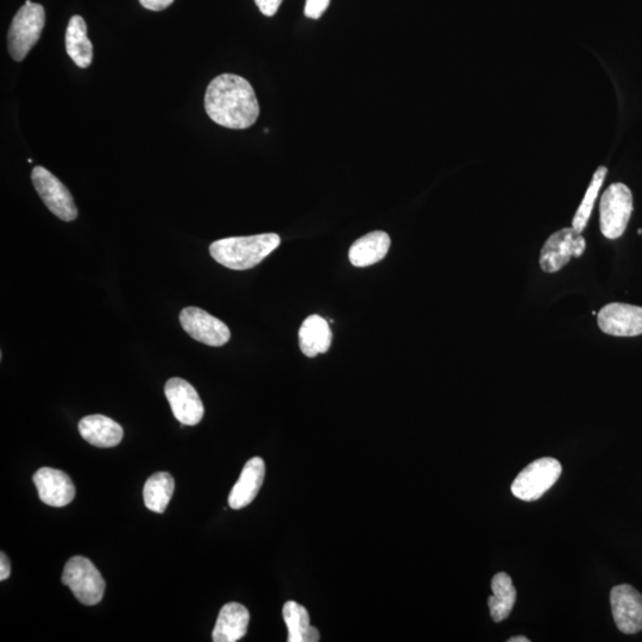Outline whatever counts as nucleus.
<instances>
[{
    "label": "nucleus",
    "instance_id": "1",
    "mask_svg": "<svg viewBox=\"0 0 642 642\" xmlns=\"http://www.w3.org/2000/svg\"><path fill=\"white\" fill-rule=\"evenodd\" d=\"M205 110L214 123L235 130L253 127L260 116L253 86L230 73L219 75L207 86Z\"/></svg>",
    "mask_w": 642,
    "mask_h": 642
},
{
    "label": "nucleus",
    "instance_id": "2",
    "mask_svg": "<svg viewBox=\"0 0 642 642\" xmlns=\"http://www.w3.org/2000/svg\"><path fill=\"white\" fill-rule=\"evenodd\" d=\"M276 234L230 237L213 242L210 254L219 264L232 270H247L260 264L279 247Z\"/></svg>",
    "mask_w": 642,
    "mask_h": 642
},
{
    "label": "nucleus",
    "instance_id": "3",
    "mask_svg": "<svg viewBox=\"0 0 642 642\" xmlns=\"http://www.w3.org/2000/svg\"><path fill=\"white\" fill-rule=\"evenodd\" d=\"M46 23V12L41 4L27 0L12 20L8 34V49L17 62L27 58L30 50L41 39Z\"/></svg>",
    "mask_w": 642,
    "mask_h": 642
},
{
    "label": "nucleus",
    "instance_id": "4",
    "mask_svg": "<svg viewBox=\"0 0 642 642\" xmlns=\"http://www.w3.org/2000/svg\"><path fill=\"white\" fill-rule=\"evenodd\" d=\"M562 464L556 458L537 459L520 472L512 484V493L518 499L533 502L550 490L562 475Z\"/></svg>",
    "mask_w": 642,
    "mask_h": 642
},
{
    "label": "nucleus",
    "instance_id": "5",
    "mask_svg": "<svg viewBox=\"0 0 642 642\" xmlns=\"http://www.w3.org/2000/svg\"><path fill=\"white\" fill-rule=\"evenodd\" d=\"M62 583L69 589L80 603L85 606H96L103 600L105 581L91 560L85 557H73L68 560Z\"/></svg>",
    "mask_w": 642,
    "mask_h": 642
},
{
    "label": "nucleus",
    "instance_id": "6",
    "mask_svg": "<svg viewBox=\"0 0 642 642\" xmlns=\"http://www.w3.org/2000/svg\"><path fill=\"white\" fill-rule=\"evenodd\" d=\"M633 212V195L623 184H613L603 193L600 204V226L604 237L620 238L627 229Z\"/></svg>",
    "mask_w": 642,
    "mask_h": 642
},
{
    "label": "nucleus",
    "instance_id": "7",
    "mask_svg": "<svg viewBox=\"0 0 642 642\" xmlns=\"http://www.w3.org/2000/svg\"><path fill=\"white\" fill-rule=\"evenodd\" d=\"M31 180L48 210L64 222H73L78 217L77 205L67 187L50 173L48 169L37 166L31 173Z\"/></svg>",
    "mask_w": 642,
    "mask_h": 642
},
{
    "label": "nucleus",
    "instance_id": "8",
    "mask_svg": "<svg viewBox=\"0 0 642 642\" xmlns=\"http://www.w3.org/2000/svg\"><path fill=\"white\" fill-rule=\"evenodd\" d=\"M587 248L584 237L574 228L555 232L547 239L540 253V268L545 273H557L564 268L572 256L581 257Z\"/></svg>",
    "mask_w": 642,
    "mask_h": 642
},
{
    "label": "nucleus",
    "instance_id": "9",
    "mask_svg": "<svg viewBox=\"0 0 642 642\" xmlns=\"http://www.w3.org/2000/svg\"><path fill=\"white\" fill-rule=\"evenodd\" d=\"M180 323L195 341L209 346H223L230 341L231 332L222 320L198 307H187L180 313Z\"/></svg>",
    "mask_w": 642,
    "mask_h": 642
},
{
    "label": "nucleus",
    "instance_id": "10",
    "mask_svg": "<svg viewBox=\"0 0 642 642\" xmlns=\"http://www.w3.org/2000/svg\"><path fill=\"white\" fill-rule=\"evenodd\" d=\"M610 606L620 632L632 635L642 631V595L632 585H616L610 591Z\"/></svg>",
    "mask_w": 642,
    "mask_h": 642
},
{
    "label": "nucleus",
    "instance_id": "11",
    "mask_svg": "<svg viewBox=\"0 0 642 642\" xmlns=\"http://www.w3.org/2000/svg\"><path fill=\"white\" fill-rule=\"evenodd\" d=\"M165 394L174 417L182 425L195 426L203 419L205 413L203 401L190 382L173 377L166 383Z\"/></svg>",
    "mask_w": 642,
    "mask_h": 642
},
{
    "label": "nucleus",
    "instance_id": "12",
    "mask_svg": "<svg viewBox=\"0 0 642 642\" xmlns=\"http://www.w3.org/2000/svg\"><path fill=\"white\" fill-rule=\"evenodd\" d=\"M600 329L615 337L642 335V307L614 302L604 306L597 317Z\"/></svg>",
    "mask_w": 642,
    "mask_h": 642
},
{
    "label": "nucleus",
    "instance_id": "13",
    "mask_svg": "<svg viewBox=\"0 0 642 642\" xmlns=\"http://www.w3.org/2000/svg\"><path fill=\"white\" fill-rule=\"evenodd\" d=\"M40 500L52 507H65L74 500V484L64 471L42 468L34 475Z\"/></svg>",
    "mask_w": 642,
    "mask_h": 642
},
{
    "label": "nucleus",
    "instance_id": "14",
    "mask_svg": "<svg viewBox=\"0 0 642 642\" xmlns=\"http://www.w3.org/2000/svg\"><path fill=\"white\" fill-rule=\"evenodd\" d=\"M266 475V464L260 457L251 458L244 465L241 476L232 488L229 495V506L232 509H242L250 505L256 499L258 492L262 488Z\"/></svg>",
    "mask_w": 642,
    "mask_h": 642
},
{
    "label": "nucleus",
    "instance_id": "15",
    "mask_svg": "<svg viewBox=\"0 0 642 642\" xmlns=\"http://www.w3.org/2000/svg\"><path fill=\"white\" fill-rule=\"evenodd\" d=\"M79 432L87 443L97 448H115L124 436L121 425L100 414L88 415L81 419Z\"/></svg>",
    "mask_w": 642,
    "mask_h": 642
},
{
    "label": "nucleus",
    "instance_id": "16",
    "mask_svg": "<svg viewBox=\"0 0 642 642\" xmlns=\"http://www.w3.org/2000/svg\"><path fill=\"white\" fill-rule=\"evenodd\" d=\"M250 621L248 609L239 603H228L220 609L216 627L213 629L214 642H236L247 634Z\"/></svg>",
    "mask_w": 642,
    "mask_h": 642
},
{
    "label": "nucleus",
    "instance_id": "17",
    "mask_svg": "<svg viewBox=\"0 0 642 642\" xmlns=\"http://www.w3.org/2000/svg\"><path fill=\"white\" fill-rule=\"evenodd\" d=\"M389 248L390 237L386 232H370L351 245L350 262L352 266L358 268L373 266L387 256Z\"/></svg>",
    "mask_w": 642,
    "mask_h": 642
},
{
    "label": "nucleus",
    "instance_id": "18",
    "mask_svg": "<svg viewBox=\"0 0 642 642\" xmlns=\"http://www.w3.org/2000/svg\"><path fill=\"white\" fill-rule=\"evenodd\" d=\"M332 343V332L329 323L317 316L308 317L299 330L300 349L307 357H316L329 351Z\"/></svg>",
    "mask_w": 642,
    "mask_h": 642
},
{
    "label": "nucleus",
    "instance_id": "19",
    "mask_svg": "<svg viewBox=\"0 0 642 642\" xmlns=\"http://www.w3.org/2000/svg\"><path fill=\"white\" fill-rule=\"evenodd\" d=\"M65 41L67 54L75 65L87 68L92 64L93 46L87 37V25L83 17L75 15L69 20Z\"/></svg>",
    "mask_w": 642,
    "mask_h": 642
},
{
    "label": "nucleus",
    "instance_id": "20",
    "mask_svg": "<svg viewBox=\"0 0 642 642\" xmlns=\"http://www.w3.org/2000/svg\"><path fill=\"white\" fill-rule=\"evenodd\" d=\"M492 590L494 595L488 599L490 615L495 622H501L511 615L516 601L512 578L505 572H500L493 578Z\"/></svg>",
    "mask_w": 642,
    "mask_h": 642
},
{
    "label": "nucleus",
    "instance_id": "21",
    "mask_svg": "<svg viewBox=\"0 0 642 642\" xmlns=\"http://www.w3.org/2000/svg\"><path fill=\"white\" fill-rule=\"evenodd\" d=\"M174 478L168 472H157L144 486V503L149 511L162 514L166 511L174 494Z\"/></svg>",
    "mask_w": 642,
    "mask_h": 642
},
{
    "label": "nucleus",
    "instance_id": "22",
    "mask_svg": "<svg viewBox=\"0 0 642 642\" xmlns=\"http://www.w3.org/2000/svg\"><path fill=\"white\" fill-rule=\"evenodd\" d=\"M607 174L608 169L606 167H600L597 169L593 176V180L590 182L587 193H585L584 199L575 214V218L572 220V228H574L578 234H582L584 229L587 228L591 212L594 210L595 201L597 197H599L601 187Z\"/></svg>",
    "mask_w": 642,
    "mask_h": 642
},
{
    "label": "nucleus",
    "instance_id": "23",
    "mask_svg": "<svg viewBox=\"0 0 642 642\" xmlns=\"http://www.w3.org/2000/svg\"><path fill=\"white\" fill-rule=\"evenodd\" d=\"M283 619L288 629V642H305L310 625V615L301 604L289 601L283 607Z\"/></svg>",
    "mask_w": 642,
    "mask_h": 642
},
{
    "label": "nucleus",
    "instance_id": "24",
    "mask_svg": "<svg viewBox=\"0 0 642 642\" xmlns=\"http://www.w3.org/2000/svg\"><path fill=\"white\" fill-rule=\"evenodd\" d=\"M330 0H306L305 15L312 20H318L329 8Z\"/></svg>",
    "mask_w": 642,
    "mask_h": 642
},
{
    "label": "nucleus",
    "instance_id": "25",
    "mask_svg": "<svg viewBox=\"0 0 642 642\" xmlns=\"http://www.w3.org/2000/svg\"><path fill=\"white\" fill-rule=\"evenodd\" d=\"M283 0H255L257 8L267 17H273L278 12Z\"/></svg>",
    "mask_w": 642,
    "mask_h": 642
},
{
    "label": "nucleus",
    "instance_id": "26",
    "mask_svg": "<svg viewBox=\"0 0 642 642\" xmlns=\"http://www.w3.org/2000/svg\"><path fill=\"white\" fill-rule=\"evenodd\" d=\"M144 9L150 11H162L174 3V0H140Z\"/></svg>",
    "mask_w": 642,
    "mask_h": 642
},
{
    "label": "nucleus",
    "instance_id": "27",
    "mask_svg": "<svg viewBox=\"0 0 642 642\" xmlns=\"http://www.w3.org/2000/svg\"><path fill=\"white\" fill-rule=\"evenodd\" d=\"M10 574V560L8 556H6L4 552H2V555H0V581H5V579H8L10 577Z\"/></svg>",
    "mask_w": 642,
    "mask_h": 642
},
{
    "label": "nucleus",
    "instance_id": "28",
    "mask_svg": "<svg viewBox=\"0 0 642 642\" xmlns=\"http://www.w3.org/2000/svg\"><path fill=\"white\" fill-rule=\"evenodd\" d=\"M508 642H530V639L525 637H514L508 640Z\"/></svg>",
    "mask_w": 642,
    "mask_h": 642
}]
</instances>
